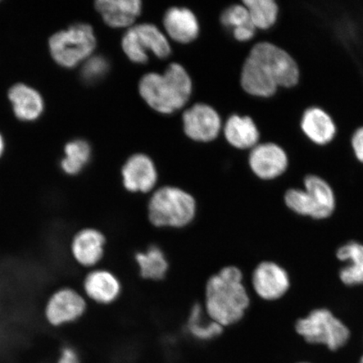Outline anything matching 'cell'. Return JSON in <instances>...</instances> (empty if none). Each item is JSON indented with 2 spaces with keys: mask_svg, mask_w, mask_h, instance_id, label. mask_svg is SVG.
I'll use <instances>...</instances> for the list:
<instances>
[{
  "mask_svg": "<svg viewBox=\"0 0 363 363\" xmlns=\"http://www.w3.org/2000/svg\"><path fill=\"white\" fill-rule=\"evenodd\" d=\"M299 363H308V362H299Z\"/></svg>",
  "mask_w": 363,
  "mask_h": 363,
  "instance_id": "1f68e13d",
  "label": "cell"
},
{
  "mask_svg": "<svg viewBox=\"0 0 363 363\" xmlns=\"http://www.w3.org/2000/svg\"><path fill=\"white\" fill-rule=\"evenodd\" d=\"M243 4L257 30H269L278 21L279 6L276 0H245Z\"/></svg>",
  "mask_w": 363,
  "mask_h": 363,
  "instance_id": "603a6c76",
  "label": "cell"
},
{
  "mask_svg": "<svg viewBox=\"0 0 363 363\" xmlns=\"http://www.w3.org/2000/svg\"><path fill=\"white\" fill-rule=\"evenodd\" d=\"M196 210L191 194L170 186L157 189L148 204L149 220L157 227L183 228L194 220Z\"/></svg>",
  "mask_w": 363,
  "mask_h": 363,
  "instance_id": "5b68a950",
  "label": "cell"
},
{
  "mask_svg": "<svg viewBox=\"0 0 363 363\" xmlns=\"http://www.w3.org/2000/svg\"><path fill=\"white\" fill-rule=\"evenodd\" d=\"M95 6L104 22L113 28L133 25L142 11L139 0H99Z\"/></svg>",
  "mask_w": 363,
  "mask_h": 363,
  "instance_id": "2e32d148",
  "label": "cell"
},
{
  "mask_svg": "<svg viewBox=\"0 0 363 363\" xmlns=\"http://www.w3.org/2000/svg\"><path fill=\"white\" fill-rule=\"evenodd\" d=\"M108 69V62L103 57H94L89 59L84 65L82 75L85 81L94 83L103 78Z\"/></svg>",
  "mask_w": 363,
  "mask_h": 363,
  "instance_id": "4316f807",
  "label": "cell"
},
{
  "mask_svg": "<svg viewBox=\"0 0 363 363\" xmlns=\"http://www.w3.org/2000/svg\"><path fill=\"white\" fill-rule=\"evenodd\" d=\"M225 135L230 145L242 150H252L261 142L259 129L250 116H230L225 125Z\"/></svg>",
  "mask_w": 363,
  "mask_h": 363,
  "instance_id": "d6986e66",
  "label": "cell"
},
{
  "mask_svg": "<svg viewBox=\"0 0 363 363\" xmlns=\"http://www.w3.org/2000/svg\"><path fill=\"white\" fill-rule=\"evenodd\" d=\"M250 306V297L238 267H226L208 279L206 289L207 315L222 328L237 324Z\"/></svg>",
  "mask_w": 363,
  "mask_h": 363,
  "instance_id": "7a4b0ae2",
  "label": "cell"
},
{
  "mask_svg": "<svg viewBox=\"0 0 363 363\" xmlns=\"http://www.w3.org/2000/svg\"><path fill=\"white\" fill-rule=\"evenodd\" d=\"M248 162L253 174L262 181H276L288 171L289 162L284 150L274 143H259L250 152Z\"/></svg>",
  "mask_w": 363,
  "mask_h": 363,
  "instance_id": "ba28073f",
  "label": "cell"
},
{
  "mask_svg": "<svg viewBox=\"0 0 363 363\" xmlns=\"http://www.w3.org/2000/svg\"><path fill=\"white\" fill-rule=\"evenodd\" d=\"M286 207L298 216L324 220L333 216L335 208L315 193L302 187H290L284 193Z\"/></svg>",
  "mask_w": 363,
  "mask_h": 363,
  "instance_id": "7c38bea8",
  "label": "cell"
},
{
  "mask_svg": "<svg viewBox=\"0 0 363 363\" xmlns=\"http://www.w3.org/2000/svg\"><path fill=\"white\" fill-rule=\"evenodd\" d=\"M223 328L207 315L201 305H195L190 311L188 320L189 333L199 340H210L222 333Z\"/></svg>",
  "mask_w": 363,
  "mask_h": 363,
  "instance_id": "d4e9b609",
  "label": "cell"
},
{
  "mask_svg": "<svg viewBox=\"0 0 363 363\" xmlns=\"http://www.w3.org/2000/svg\"><path fill=\"white\" fill-rule=\"evenodd\" d=\"M122 48L131 62L143 65L148 61V52L158 58L169 57L171 47L169 40L157 26L140 24L131 27L122 40Z\"/></svg>",
  "mask_w": 363,
  "mask_h": 363,
  "instance_id": "52a82bcc",
  "label": "cell"
},
{
  "mask_svg": "<svg viewBox=\"0 0 363 363\" xmlns=\"http://www.w3.org/2000/svg\"><path fill=\"white\" fill-rule=\"evenodd\" d=\"M294 330L306 344L325 347L331 352L342 350L352 337L350 326L326 308H314L298 318Z\"/></svg>",
  "mask_w": 363,
  "mask_h": 363,
  "instance_id": "277c9868",
  "label": "cell"
},
{
  "mask_svg": "<svg viewBox=\"0 0 363 363\" xmlns=\"http://www.w3.org/2000/svg\"><path fill=\"white\" fill-rule=\"evenodd\" d=\"M125 188L133 193H147L155 187L157 172L155 165L144 154L131 157L122 169Z\"/></svg>",
  "mask_w": 363,
  "mask_h": 363,
  "instance_id": "4fadbf2b",
  "label": "cell"
},
{
  "mask_svg": "<svg viewBox=\"0 0 363 363\" xmlns=\"http://www.w3.org/2000/svg\"><path fill=\"white\" fill-rule=\"evenodd\" d=\"M221 23L225 28L233 31L238 42H249L257 35V30L252 24L247 7L242 4L227 8L222 13Z\"/></svg>",
  "mask_w": 363,
  "mask_h": 363,
  "instance_id": "7402d4cb",
  "label": "cell"
},
{
  "mask_svg": "<svg viewBox=\"0 0 363 363\" xmlns=\"http://www.w3.org/2000/svg\"><path fill=\"white\" fill-rule=\"evenodd\" d=\"M167 34L179 43H189L197 38L199 26L194 13L186 8L174 7L163 21Z\"/></svg>",
  "mask_w": 363,
  "mask_h": 363,
  "instance_id": "ac0fdd59",
  "label": "cell"
},
{
  "mask_svg": "<svg viewBox=\"0 0 363 363\" xmlns=\"http://www.w3.org/2000/svg\"><path fill=\"white\" fill-rule=\"evenodd\" d=\"M140 96L153 110L171 113L180 110L192 93V81L184 67L172 63L164 74H147L140 81Z\"/></svg>",
  "mask_w": 363,
  "mask_h": 363,
  "instance_id": "3957f363",
  "label": "cell"
},
{
  "mask_svg": "<svg viewBox=\"0 0 363 363\" xmlns=\"http://www.w3.org/2000/svg\"><path fill=\"white\" fill-rule=\"evenodd\" d=\"M58 363H79L78 355L69 347L63 349Z\"/></svg>",
  "mask_w": 363,
  "mask_h": 363,
  "instance_id": "f1b7e54d",
  "label": "cell"
},
{
  "mask_svg": "<svg viewBox=\"0 0 363 363\" xmlns=\"http://www.w3.org/2000/svg\"><path fill=\"white\" fill-rule=\"evenodd\" d=\"M66 157L62 161L63 171L74 175L84 169L90 157V147L84 140H74L65 147Z\"/></svg>",
  "mask_w": 363,
  "mask_h": 363,
  "instance_id": "484cf974",
  "label": "cell"
},
{
  "mask_svg": "<svg viewBox=\"0 0 363 363\" xmlns=\"http://www.w3.org/2000/svg\"><path fill=\"white\" fill-rule=\"evenodd\" d=\"M252 287L257 296L266 301H276L285 296L291 288L287 270L279 263L262 262L253 271Z\"/></svg>",
  "mask_w": 363,
  "mask_h": 363,
  "instance_id": "9c48e42d",
  "label": "cell"
},
{
  "mask_svg": "<svg viewBox=\"0 0 363 363\" xmlns=\"http://www.w3.org/2000/svg\"><path fill=\"white\" fill-rule=\"evenodd\" d=\"M135 261L139 266L140 275L144 279L161 280L169 270L164 253L156 246L149 247L146 252L136 254Z\"/></svg>",
  "mask_w": 363,
  "mask_h": 363,
  "instance_id": "cb8c5ba5",
  "label": "cell"
},
{
  "mask_svg": "<svg viewBox=\"0 0 363 363\" xmlns=\"http://www.w3.org/2000/svg\"><path fill=\"white\" fill-rule=\"evenodd\" d=\"M298 80L299 69L293 57L264 40L252 45L240 74L245 92L257 99L272 98L279 89L294 87Z\"/></svg>",
  "mask_w": 363,
  "mask_h": 363,
  "instance_id": "6da1fadb",
  "label": "cell"
},
{
  "mask_svg": "<svg viewBox=\"0 0 363 363\" xmlns=\"http://www.w3.org/2000/svg\"><path fill=\"white\" fill-rule=\"evenodd\" d=\"M351 144L357 160L363 164V126L354 131Z\"/></svg>",
  "mask_w": 363,
  "mask_h": 363,
  "instance_id": "83f0119b",
  "label": "cell"
},
{
  "mask_svg": "<svg viewBox=\"0 0 363 363\" xmlns=\"http://www.w3.org/2000/svg\"><path fill=\"white\" fill-rule=\"evenodd\" d=\"M4 151V140L1 135H0V156L2 155V152Z\"/></svg>",
  "mask_w": 363,
  "mask_h": 363,
  "instance_id": "f546056e",
  "label": "cell"
},
{
  "mask_svg": "<svg viewBox=\"0 0 363 363\" xmlns=\"http://www.w3.org/2000/svg\"><path fill=\"white\" fill-rule=\"evenodd\" d=\"M84 287L88 296L99 303H113L120 296L119 279L107 270H95L86 277Z\"/></svg>",
  "mask_w": 363,
  "mask_h": 363,
  "instance_id": "ffe728a7",
  "label": "cell"
},
{
  "mask_svg": "<svg viewBox=\"0 0 363 363\" xmlns=\"http://www.w3.org/2000/svg\"><path fill=\"white\" fill-rule=\"evenodd\" d=\"M16 116L22 121L38 119L43 111L40 95L25 84H16L9 92Z\"/></svg>",
  "mask_w": 363,
  "mask_h": 363,
  "instance_id": "44dd1931",
  "label": "cell"
},
{
  "mask_svg": "<svg viewBox=\"0 0 363 363\" xmlns=\"http://www.w3.org/2000/svg\"><path fill=\"white\" fill-rule=\"evenodd\" d=\"M106 238L101 231L82 230L72 240V253L75 260L84 267H93L102 259Z\"/></svg>",
  "mask_w": 363,
  "mask_h": 363,
  "instance_id": "9a60e30c",
  "label": "cell"
},
{
  "mask_svg": "<svg viewBox=\"0 0 363 363\" xmlns=\"http://www.w3.org/2000/svg\"><path fill=\"white\" fill-rule=\"evenodd\" d=\"M359 363H363V356L361 357V359L359 361Z\"/></svg>",
  "mask_w": 363,
  "mask_h": 363,
  "instance_id": "4dcf8cb0",
  "label": "cell"
},
{
  "mask_svg": "<svg viewBox=\"0 0 363 363\" xmlns=\"http://www.w3.org/2000/svg\"><path fill=\"white\" fill-rule=\"evenodd\" d=\"M186 135L197 142H211L220 133L219 115L207 104H197L185 111L183 116Z\"/></svg>",
  "mask_w": 363,
  "mask_h": 363,
  "instance_id": "30bf717a",
  "label": "cell"
},
{
  "mask_svg": "<svg viewBox=\"0 0 363 363\" xmlns=\"http://www.w3.org/2000/svg\"><path fill=\"white\" fill-rule=\"evenodd\" d=\"M301 127L303 135L317 146L328 145L337 135L333 118L319 107H311L303 112Z\"/></svg>",
  "mask_w": 363,
  "mask_h": 363,
  "instance_id": "5bb4252c",
  "label": "cell"
},
{
  "mask_svg": "<svg viewBox=\"0 0 363 363\" xmlns=\"http://www.w3.org/2000/svg\"><path fill=\"white\" fill-rule=\"evenodd\" d=\"M335 257L347 264L339 271V279L347 287L363 285V243L349 240L339 247Z\"/></svg>",
  "mask_w": 363,
  "mask_h": 363,
  "instance_id": "e0dca14e",
  "label": "cell"
},
{
  "mask_svg": "<svg viewBox=\"0 0 363 363\" xmlns=\"http://www.w3.org/2000/svg\"><path fill=\"white\" fill-rule=\"evenodd\" d=\"M49 45L52 56L58 65L74 67L91 55L96 45V39L92 27L78 24L53 35Z\"/></svg>",
  "mask_w": 363,
  "mask_h": 363,
  "instance_id": "8992f818",
  "label": "cell"
},
{
  "mask_svg": "<svg viewBox=\"0 0 363 363\" xmlns=\"http://www.w3.org/2000/svg\"><path fill=\"white\" fill-rule=\"evenodd\" d=\"M85 311L86 302L78 292L62 289L49 298L45 313L50 324L59 326L78 320Z\"/></svg>",
  "mask_w": 363,
  "mask_h": 363,
  "instance_id": "8fae6325",
  "label": "cell"
}]
</instances>
